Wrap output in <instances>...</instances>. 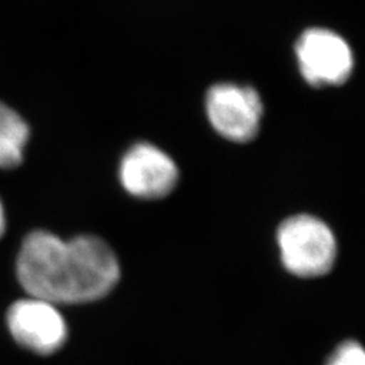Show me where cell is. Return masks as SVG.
Here are the masks:
<instances>
[{"label":"cell","instance_id":"6da1fadb","mask_svg":"<svg viewBox=\"0 0 365 365\" xmlns=\"http://www.w3.org/2000/svg\"><path fill=\"white\" fill-rule=\"evenodd\" d=\"M16 276L29 297L53 304L102 299L117 286L120 267L110 245L96 235L69 241L37 230L22 242Z\"/></svg>","mask_w":365,"mask_h":365},{"label":"cell","instance_id":"7a4b0ae2","mask_svg":"<svg viewBox=\"0 0 365 365\" xmlns=\"http://www.w3.org/2000/svg\"><path fill=\"white\" fill-rule=\"evenodd\" d=\"M277 245L286 269L299 277L327 274L337 256V241L331 229L309 214H298L282 222Z\"/></svg>","mask_w":365,"mask_h":365},{"label":"cell","instance_id":"3957f363","mask_svg":"<svg viewBox=\"0 0 365 365\" xmlns=\"http://www.w3.org/2000/svg\"><path fill=\"white\" fill-rule=\"evenodd\" d=\"M300 75L314 87L345 84L352 76L354 56L349 43L333 30L312 27L295 45Z\"/></svg>","mask_w":365,"mask_h":365},{"label":"cell","instance_id":"277c9868","mask_svg":"<svg viewBox=\"0 0 365 365\" xmlns=\"http://www.w3.org/2000/svg\"><path fill=\"white\" fill-rule=\"evenodd\" d=\"M206 114L212 129L237 144L255 140L260 130L262 101L250 86L214 84L206 93Z\"/></svg>","mask_w":365,"mask_h":365},{"label":"cell","instance_id":"5b68a950","mask_svg":"<svg viewBox=\"0 0 365 365\" xmlns=\"http://www.w3.org/2000/svg\"><path fill=\"white\" fill-rule=\"evenodd\" d=\"M179 178V168L173 158L149 143L133 145L119 164L122 187L138 199L156 200L170 195Z\"/></svg>","mask_w":365,"mask_h":365},{"label":"cell","instance_id":"8992f818","mask_svg":"<svg viewBox=\"0 0 365 365\" xmlns=\"http://www.w3.org/2000/svg\"><path fill=\"white\" fill-rule=\"evenodd\" d=\"M7 325L19 345L38 354L57 352L68 336L57 306L33 297L14 303L7 314Z\"/></svg>","mask_w":365,"mask_h":365},{"label":"cell","instance_id":"52a82bcc","mask_svg":"<svg viewBox=\"0 0 365 365\" xmlns=\"http://www.w3.org/2000/svg\"><path fill=\"white\" fill-rule=\"evenodd\" d=\"M29 138L26 120L0 102V170H11L22 163Z\"/></svg>","mask_w":365,"mask_h":365},{"label":"cell","instance_id":"ba28073f","mask_svg":"<svg viewBox=\"0 0 365 365\" xmlns=\"http://www.w3.org/2000/svg\"><path fill=\"white\" fill-rule=\"evenodd\" d=\"M327 365H365L364 349L359 342H344L330 357Z\"/></svg>","mask_w":365,"mask_h":365},{"label":"cell","instance_id":"9c48e42d","mask_svg":"<svg viewBox=\"0 0 365 365\" xmlns=\"http://www.w3.org/2000/svg\"><path fill=\"white\" fill-rule=\"evenodd\" d=\"M6 225H7V222H6V212H4V207H3L1 200H0V238L3 237L4 232H6Z\"/></svg>","mask_w":365,"mask_h":365}]
</instances>
